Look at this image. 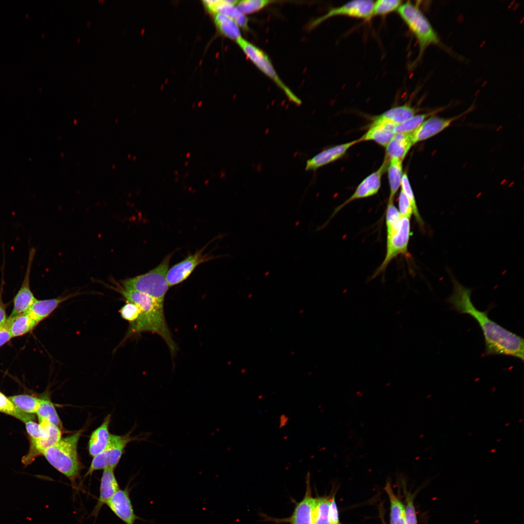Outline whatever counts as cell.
I'll list each match as a JSON object with an SVG mask.
<instances>
[{"instance_id": "4", "label": "cell", "mask_w": 524, "mask_h": 524, "mask_svg": "<svg viewBox=\"0 0 524 524\" xmlns=\"http://www.w3.org/2000/svg\"><path fill=\"white\" fill-rule=\"evenodd\" d=\"M412 34L419 45V53L415 63L423 57L426 49L431 45H441L437 33L419 7L410 1L402 5L397 11Z\"/></svg>"}, {"instance_id": "37", "label": "cell", "mask_w": 524, "mask_h": 524, "mask_svg": "<svg viewBox=\"0 0 524 524\" xmlns=\"http://www.w3.org/2000/svg\"><path fill=\"white\" fill-rule=\"evenodd\" d=\"M401 185V189L411 203L413 209V214L415 216L416 221L420 226H423V221L419 213L414 194L410 186L408 176L406 172L403 173Z\"/></svg>"}, {"instance_id": "8", "label": "cell", "mask_w": 524, "mask_h": 524, "mask_svg": "<svg viewBox=\"0 0 524 524\" xmlns=\"http://www.w3.org/2000/svg\"><path fill=\"white\" fill-rule=\"evenodd\" d=\"M374 1L370 0H355L348 1L340 6L330 9L326 14L314 20L310 28H313L329 18L336 16L369 20L373 17V8Z\"/></svg>"}, {"instance_id": "32", "label": "cell", "mask_w": 524, "mask_h": 524, "mask_svg": "<svg viewBox=\"0 0 524 524\" xmlns=\"http://www.w3.org/2000/svg\"><path fill=\"white\" fill-rule=\"evenodd\" d=\"M0 412L14 416L25 423L33 420V415L24 412L18 409L8 397L0 392Z\"/></svg>"}, {"instance_id": "12", "label": "cell", "mask_w": 524, "mask_h": 524, "mask_svg": "<svg viewBox=\"0 0 524 524\" xmlns=\"http://www.w3.org/2000/svg\"><path fill=\"white\" fill-rule=\"evenodd\" d=\"M36 249L30 248L27 264L21 285L13 300V309L9 317H12L26 312L36 299L30 287V275Z\"/></svg>"}, {"instance_id": "6", "label": "cell", "mask_w": 524, "mask_h": 524, "mask_svg": "<svg viewBox=\"0 0 524 524\" xmlns=\"http://www.w3.org/2000/svg\"><path fill=\"white\" fill-rule=\"evenodd\" d=\"M237 42L248 58L284 92L290 101L297 105L301 103V100L280 79L268 56L262 50L242 37Z\"/></svg>"}, {"instance_id": "1", "label": "cell", "mask_w": 524, "mask_h": 524, "mask_svg": "<svg viewBox=\"0 0 524 524\" xmlns=\"http://www.w3.org/2000/svg\"><path fill=\"white\" fill-rule=\"evenodd\" d=\"M453 284V292L446 301L452 309L460 314H468L477 321L485 340L484 356L505 355L523 361L524 338L491 319L488 310L482 311L476 309L471 301V289L456 280Z\"/></svg>"}, {"instance_id": "18", "label": "cell", "mask_w": 524, "mask_h": 524, "mask_svg": "<svg viewBox=\"0 0 524 524\" xmlns=\"http://www.w3.org/2000/svg\"><path fill=\"white\" fill-rule=\"evenodd\" d=\"M238 1L210 0L203 2L210 12L224 15L234 21L239 27L247 30L248 18L236 7Z\"/></svg>"}, {"instance_id": "28", "label": "cell", "mask_w": 524, "mask_h": 524, "mask_svg": "<svg viewBox=\"0 0 524 524\" xmlns=\"http://www.w3.org/2000/svg\"><path fill=\"white\" fill-rule=\"evenodd\" d=\"M214 21L219 30L226 36L236 41L242 37L239 26L230 18L217 13L214 16Z\"/></svg>"}, {"instance_id": "25", "label": "cell", "mask_w": 524, "mask_h": 524, "mask_svg": "<svg viewBox=\"0 0 524 524\" xmlns=\"http://www.w3.org/2000/svg\"><path fill=\"white\" fill-rule=\"evenodd\" d=\"M417 112L415 107L407 103L393 107L373 119V121L387 120L398 124L411 118Z\"/></svg>"}, {"instance_id": "9", "label": "cell", "mask_w": 524, "mask_h": 524, "mask_svg": "<svg viewBox=\"0 0 524 524\" xmlns=\"http://www.w3.org/2000/svg\"><path fill=\"white\" fill-rule=\"evenodd\" d=\"M410 219L403 217L398 231L391 239L387 242V249L385 259L374 273L372 278L381 273L389 263L398 255L409 256L408 245L410 235Z\"/></svg>"}, {"instance_id": "13", "label": "cell", "mask_w": 524, "mask_h": 524, "mask_svg": "<svg viewBox=\"0 0 524 524\" xmlns=\"http://www.w3.org/2000/svg\"><path fill=\"white\" fill-rule=\"evenodd\" d=\"M130 492L128 487L124 490L119 489L106 502V505L125 524H135L137 520L149 522L143 520L135 514Z\"/></svg>"}, {"instance_id": "45", "label": "cell", "mask_w": 524, "mask_h": 524, "mask_svg": "<svg viewBox=\"0 0 524 524\" xmlns=\"http://www.w3.org/2000/svg\"><path fill=\"white\" fill-rule=\"evenodd\" d=\"M288 418L285 415H282L280 417L279 421V427H281L284 426L287 423Z\"/></svg>"}, {"instance_id": "41", "label": "cell", "mask_w": 524, "mask_h": 524, "mask_svg": "<svg viewBox=\"0 0 524 524\" xmlns=\"http://www.w3.org/2000/svg\"><path fill=\"white\" fill-rule=\"evenodd\" d=\"M4 264H3V267H2L1 269V280L0 287V328L5 325L8 318L6 312V305L4 303L2 300V295L3 291V285L4 283L3 278L4 268Z\"/></svg>"}, {"instance_id": "10", "label": "cell", "mask_w": 524, "mask_h": 524, "mask_svg": "<svg viewBox=\"0 0 524 524\" xmlns=\"http://www.w3.org/2000/svg\"><path fill=\"white\" fill-rule=\"evenodd\" d=\"M388 161L384 160V162L376 171L372 173L364 179L358 185L354 193L343 204L337 207L332 213L328 221L323 226L317 229V230L325 228L329 221L344 207L350 202L358 199L368 197L376 194L381 186V179L382 174L387 169L389 164Z\"/></svg>"}, {"instance_id": "20", "label": "cell", "mask_w": 524, "mask_h": 524, "mask_svg": "<svg viewBox=\"0 0 524 524\" xmlns=\"http://www.w3.org/2000/svg\"><path fill=\"white\" fill-rule=\"evenodd\" d=\"M114 470L110 468L103 470L100 480L99 497L90 516H98L102 506L120 489Z\"/></svg>"}, {"instance_id": "23", "label": "cell", "mask_w": 524, "mask_h": 524, "mask_svg": "<svg viewBox=\"0 0 524 524\" xmlns=\"http://www.w3.org/2000/svg\"><path fill=\"white\" fill-rule=\"evenodd\" d=\"M111 415H108L102 424L91 434L88 443L90 455L94 457L101 452L106 447L109 441L110 434L109 426Z\"/></svg>"}, {"instance_id": "30", "label": "cell", "mask_w": 524, "mask_h": 524, "mask_svg": "<svg viewBox=\"0 0 524 524\" xmlns=\"http://www.w3.org/2000/svg\"><path fill=\"white\" fill-rule=\"evenodd\" d=\"M15 406L21 411L29 413H36L40 402V399L27 395H16L8 397Z\"/></svg>"}, {"instance_id": "33", "label": "cell", "mask_w": 524, "mask_h": 524, "mask_svg": "<svg viewBox=\"0 0 524 524\" xmlns=\"http://www.w3.org/2000/svg\"><path fill=\"white\" fill-rule=\"evenodd\" d=\"M442 110L439 109L428 113L415 115L406 121L397 124L395 127L396 133H410L416 129L427 117Z\"/></svg>"}, {"instance_id": "35", "label": "cell", "mask_w": 524, "mask_h": 524, "mask_svg": "<svg viewBox=\"0 0 524 524\" xmlns=\"http://www.w3.org/2000/svg\"><path fill=\"white\" fill-rule=\"evenodd\" d=\"M403 3L400 0H378L374 1L373 8V16H383L395 11Z\"/></svg>"}, {"instance_id": "24", "label": "cell", "mask_w": 524, "mask_h": 524, "mask_svg": "<svg viewBox=\"0 0 524 524\" xmlns=\"http://www.w3.org/2000/svg\"><path fill=\"white\" fill-rule=\"evenodd\" d=\"M7 324L13 338L29 333L38 325L27 312L12 317L9 316Z\"/></svg>"}, {"instance_id": "40", "label": "cell", "mask_w": 524, "mask_h": 524, "mask_svg": "<svg viewBox=\"0 0 524 524\" xmlns=\"http://www.w3.org/2000/svg\"><path fill=\"white\" fill-rule=\"evenodd\" d=\"M398 211L402 218L410 219L413 214V209L409 200L402 189L398 197Z\"/></svg>"}, {"instance_id": "26", "label": "cell", "mask_w": 524, "mask_h": 524, "mask_svg": "<svg viewBox=\"0 0 524 524\" xmlns=\"http://www.w3.org/2000/svg\"><path fill=\"white\" fill-rule=\"evenodd\" d=\"M388 179L390 193L388 202H393V198L401 184L403 173L402 161L391 159L388 166Z\"/></svg>"}, {"instance_id": "31", "label": "cell", "mask_w": 524, "mask_h": 524, "mask_svg": "<svg viewBox=\"0 0 524 524\" xmlns=\"http://www.w3.org/2000/svg\"><path fill=\"white\" fill-rule=\"evenodd\" d=\"M391 502V524H405V509L404 507L394 494L389 484L385 488Z\"/></svg>"}, {"instance_id": "7", "label": "cell", "mask_w": 524, "mask_h": 524, "mask_svg": "<svg viewBox=\"0 0 524 524\" xmlns=\"http://www.w3.org/2000/svg\"><path fill=\"white\" fill-rule=\"evenodd\" d=\"M138 440H144L145 438L131 437L130 433L123 436L110 434L107 445L101 452L93 457L86 475H91L96 470L106 468L114 470L127 444Z\"/></svg>"}, {"instance_id": "11", "label": "cell", "mask_w": 524, "mask_h": 524, "mask_svg": "<svg viewBox=\"0 0 524 524\" xmlns=\"http://www.w3.org/2000/svg\"><path fill=\"white\" fill-rule=\"evenodd\" d=\"M306 489L303 498L295 504L291 516L282 519H273L277 524L287 523L289 524H313L315 498L312 496L310 482V474L306 477Z\"/></svg>"}, {"instance_id": "21", "label": "cell", "mask_w": 524, "mask_h": 524, "mask_svg": "<svg viewBox=\"0 0 524 524\" xmlns=\"http://www.w3.org/2000/svg\"><path fill=\"white\" fill-rule=\"evenodd\" d=\"M77 294H70L64 296L45 300H37L33 303L26 311L38 324L47 318L62 302Z\"/></svg>"}, {"instance_id": "38", "label": "cell", "mask_w": 524, "mask_h": 524, "mask_svg": "<svg viewBox=\"0 0 524 524\" xmlns=\"http://www.w3.org/2000/svg\"><path fill=\"white\" fill-rule=\"evenodd\" d=\"M27 432L30 437L31 440H37L46 437L48 435L47 430L40 424L34 422L33 420L25 423Z\"/></svg>"}, {"instance_id": "19", "label": "cell", "mask_w": 524, "mask_h": 524, "mask_svg": "<svg viewBox=\"0 0 524 524\" xmlns=\"http://www.w3.org/2000/svg\"><path fill=\"white\" fill-rule=\"evenodd\" d=\"M396 125L387 120L373 121L370 128L359 141L373 140L386 147L396 133Z\"/></svg>"}, {"instance_id": "44", "label": "cell", "mask_w": 524, "mask_h": 524, "mask_svg": "<svg viewBox=\"0 0 524 524\" xmlns=\"http://www.w3.org/2000/svg\"><path fill=\"white\" fill-rule=\"evenodd\" d=\"M12 338L6 321L5 325L0 328V347L9 342Z\"/></svg>"}, {"instance_id": "16", "label": "cell", "mask_w": 524, "mask_h": 524, "mask_svg": "<svg viewBox=\"0 0 524 524\" xmlns=\"http://www.w3.org/2000/svg\"><path fill=\"white\" fill-rule=\"evenodd\" d=\"M458 117L442 118L431 115L410 133L412 145L436 135L447 128Z\"/></svg>"}, {"instance_id": "14", "label": "cell", "mask_w": 524, "mask_h": 524, "mask_svg": "<svg viewBox=\"0 0 524 524\" xmlns=\"http://www.w3.org/2000/svg\"><path fill=\"white\" fill-rule=\"evenodd\" d=\"M204 249L188 256L168 269L166 280L169 287L183 282L199 264L211 259L210 257L202 254Z\"/></svg>"}, {"instance_id": "43", "label": "cell", "mask_w": 524, "mask_h": 524, "mask_svg": "<svg viewBox=\"0 0 524 524\" xmlns=\"http://www.w3.org/2000/svg\"><path fill=\"white\" fill-rule=\"evenodd\" d=\"M329 518L330 524H340L338 511L335 498L330 500L329 507Z\"/></svg>"}, {"instance_id": "2", "label": "cell", "mask_w": 524, "mask_h": 524, "mask_svg": "<svg viewBox=\"0 0 524 524\" xmlns=\"http://www.w3.org/2000/svg\"><path fill=\"white\" fill-rule=\"evenodd\" d=\"M117 291L128 302L135 304L141 311L138 318L131 323L128 336L146 331L157 334L165 342L171 354L174 355L177 346L166 324L164 302L136 291L124 288H119Z\"/></svg>"}, {"instance_id": "17", "label": "cell", "mask_w": 524, "mask_h": 524, "mask_svg": "<svg viewBox=\"0 0 524 524\" xmlns=\"http://www.w3.org/2000/svg\"><path fill=\"white\" fill-rule=\"evenodd\" d=\"M359 139L334 146L323 150L307 161L305 170L315 171L320 167L342 157Z\"/></svg>"}, {"instance_id": "22", "label": "cell", "mask_w": 524, "mask_h": 524, "mask_svg": "<svg viewBox=\"0 0 524 524\" xmlns=\"http://www.w3.org/2000/svg\"><path fill=\"white\" fill-rule=\"evenodd\" d=\"M410 133H396L387 146L385 159L403 161L412 146Z\"/></svg>"}, {"instance_id": "29", "label": "cell", "mask_w": 524, "mask_h": 524, "mask_svg": "<svg viewBox=\"0 0 524 524\" xmlns=\"http://www.w3.org/2000/svg\"><path fill=\"white\" fill-rule=\"evenodd\" d=\"M398 210L393 202H388L386 213L387 242H389L399 230L402 221Z\"/></svg>"}, {"instance_id": "42", "label": "cell", "mask_w": 524, "mask_h": 524, "mask_svg": "<svg viewBox=\"0 0 524 524\" xmlns=\"http://www.w3.org/2000/svg\"><path fill=\"white\" fill-rule=\"evenodd\" d=\"M405 509V524H417L415 508L412 501L409 500Z\"/></svg>"}, {"instance_id": "5", "label": "cell", "mask_w": 524, "mask_h": 524, "mask_svg": "<svg viewBox=\"0 0 524 524\" xmlns=\"http://www.w3.org/2000/svg\"><path fill=\"white\" fill-rule=\"evenodd\" d=\"M171 256L172 254L167 256L160 264L147 273L122 281L124 288L141 292L164 302L169 287L166 275Z\"/></svg>"}, {"instance_id": "15", "label": "cell", "mask_w": 524, "mask_h": 524, "mask_svg": "<svg viewBox=\"0 0 524 524\" xmlns=\"http://www.w3.org/2000/svg\"><path fill=\"white\" fill-rule=\"evenodd\" d=\"M39 422L47 430L48 435L41 439L31 440L29 452L23 458V462L26 464L30 463L37 456L42 454L45 450L56 443L61 439V429L46 420H41Z\"/></svg>"}, {"instance_id": "3", "label": "cell", "mask_w": 524, "mask_h": 524, "mask_svg": "<svg viewBox=\"0 0 524 524\" xmlns=\"http://www.w3.org/2000/svg\"><path fill=\"white\" fill-rule=\"evenodd\" d=\"M81 435L82 430H79L72 435L61 438L42 453L49 464L73 484L80 477L82 469L77 449Z\"/></svg>"}, {"instance_id": "39", "label": "cell", "mask_w": 524, "mask_h": 524, "mask_svg": "<svg viewBox=\"0 0 524 524\" xmlns=\"http://www.w3.org/2000/svg\"><path fill=\"white\" fill-rule=\"evenodd\" d=\"M120 313L123 319L131 323L138 318L141 311L137 305L128 302L120 309Z\"/></svg>"}, {"instance_id": "34", "label": "cell", "mask_w": 524, "mask_h": 524, "mask_svg": "<svg viewBox=\"0 0 524 524\" xmlns=\"http://www.w3.org/2000/svg\"><path fill=\"white\" fill-rule=\"evenodd\" d=\"M330 500L327 497L315 498L313 524H330L329 507Z\"/></svg>"}, {"instance_id": "36", "label": "cell", "mask_w": 524, "mask_h": 524, "mask_svg": "<svg viewBox=\"0 0 524 524\" xmlns=\"http://www.w3.org/2000/svg\"><path fill=\"white\" fill-rule=\"evenodd\" d=\"M274 2L268 0H243L238 1L235 6L245 15L257 12Z\"/></svg>"}, {"instance_id": "27", "label": "cell", "mask_w": 524, "mask_h": 524, "mask_svg": "<svg viewBox=\"0 0 524 524\" xmlns=\"http://www.w3.org/2000/svg\"><path fill=\"white\" fill-rule=\"evenodd\" d=\"M38 421L44 420L62 429V423L53 403L47 398L40 399L36 412Z\"/></svg>"}]
</instances>
